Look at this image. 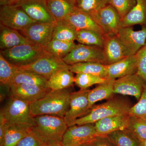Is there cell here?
<instances>
[{"label":"cell","instance_id":"obj_46","mask_svg":"<svg viewBox=\"0 0 146 146\" xmlns=\"http://www.w3.org/2000/svg\"><path fill=\"white\" fill-rule=\"evenodd\" d=\"M143 118H144V119H145L146 120V116H145V117H143Z\"/></svg>","mask_w":146,"mask_h":146},{"label":"cell","instance_id":"obj_32","mask_svg":"<svg viewBox=\"0 0 146 146\" xmlns=\"http://www.w3.org/2000/svg\"><path fill=\"white\" fill-rule=\"evenodd\" d=\"M105 38L99 33L89 30H77L76 40L80 44L103 48Z\"/></svg>","mask_w":146,"mask_h":146},{"label":"cell","instance_id":"obj_40","mask_svg":"<svg viewBox=\"0 0 146 146\" xmlns=\"http://www.w3.org/2000/svg\"><path fill=\"white\" fill-rule=\"evenodd\" d=\"M31 131L22 139L16 146H47Z\"/></svg>","mask_w":146,"mask_h":146},{"label":"cell","instance_id":"obj_30","mask_svg":"<svg viewBox=\"0 0 146 146\" xmlns=\"http://www.w3.org/2000/svg\"><path fill=\"white\" fill-rule=\"evenodd\" d=\"M106 136L116 146H141V143L127 129L115 131Z\"/></svg>","mask_w":146,"mask_h":146},{"label":"cell","instance_id":"obj_25","mask_svg":"<svg viewBox=\"0 0 146 146\" xmlns=\"http://www.w3.org/2000/svg\"><path fill=\"white\" fill-rule=\"evenodd\" d=\"M75 83V77L70 69L58 71L54 74L47 82V87L51 90L68 89Z\"/></svg>","mask_w":146,"mask_h":146},{"label":"cell","instance_id":"obj_14","mask_svg":"<svg viewBox=\"0 0 146 146\" xmlns=\"http://www.w3.org/2000/svg\"><path fill=\"white\" fill-rule=\"evenodd\" d=\"M146 82L137 73L115 80L114 94L130 96L140 99Z\"/></svg>","mask_w":146,"mask_h":146},{"label":"cell","instance_id":"obj_1","mask_svg":"<svg viewBox=\"0 0 146 146\" xmlns=\"http://www.w3.org/2000/svg\"><path fill=\"white\" fill-rule=\"evenodd\" d=\"M71 93L69 88L50 90L42 98L30 104L31 113L33 117L50 115L64 117L70 108Z\"/></svg>","mask_w":146,"mask_h":146},{"label":"cell","instance_id":"obj_45","mask_svg":"<svg viewBox=\"0 0 146 146\" xmlns=\"http://www.w3.org/2000/svg\"><path fill=\"white\" fill-rule=\"evenodd\" d=\"M141 146H146V140L141 143Z\"/></svg>","mask_w":146,"mask_h":146},{"label":"cell","instance_id":"obj_7","mask_svg":"<svg viewBox=\"0 0 146 146\" xmlns=\"http://www.w3.org/2000/svg\"><path fill=\"white\" fill-rule=\"evenodd\" d=\"M63 60L70 65L86 62H96L106 65L103 48L80 44H77Z\"/></svg>","mask_w":146,"mask_h":146},{"label":"cell","instance_id":"obj_10","mask_svg":"<svg viewBox=\"0 0 146 146\" xmlns=\"http://www.w3.org/2000/svg\"><path fill=\"white\" fill-rule=\"evenodd\" d=\"M97 136L95 123L68 127L63 136L64 146H80L91 142Z\"/></svg>","mask_w":146,"mask_h":146},{"label":"cell","instance_id":"obj_47","mask_svg":"<svg viewBox=\"0 0 146 146\" xmlns=\"http://www.w3.org/2000/svg\"></svg>","mask_w":146,"mask_h":146},{"label":"cell","instance_id":"obj_43","mask_svg":"<svg viewBox=\"0 0 146 146\" xmlns=\"http://www.w3.org/2000/svg\"><path fill=\"white\" fill-rule=\"evenodd\" d=\"M47 146H64V145L62 144V142H58V143H54Z\"/></svg>","mask_w":146,"mask_h":146},{"label":"cell","instance_id":"obj_15","mask_svg":"<svg viewBox=\"0 0 146 146\" xmlns=\"http://www.w3.org/2000/svg\"><path fill=\"white\" fill-rule=\"evenodd\" d=\"M92 17L101 27L106 36L109 34L117 35L122 27L121 17L111 5L100 9Z\"/></svg>","mask_w":146,"mask_h":146},{"label":"cell","instance_id":"obj_33","mask_svg":"<svg viewBox=\"0 0 146 146\" xmlns=\"http://www.w3.org/2000/svg\"><path fill=\"white\" fill-rule=\"evenodd\" d=\"M128 130L140 143L146 140V120L139 117L130 116Z\"/></svg>","mask_w":146,"mask_h":146},{"label":"cell","instance_id":"obj_37","mask_svg":"<svg viewBox=\"0 0 146 146\" xmlns=\"http://www.w3.org/2000/svg\"><path fill=\"white\" fill-rule=\"evenodd\" d=\"M136 3V0H110V4L117 11L121 21Z\"/></svg>","mask_w":146,"mask_h":146},{"label":"cell","instance_id":"obj_13","mask_svg":"<svg viewBox=\"0 0 146 146\" xmlns=\"http://www.w3.org/2000/svg\"><path fill=\"white\" fill-rule=\"evenodd\" d=\"M15 5L20 7L35 22L54 23L56 20L49 9L46 0H18Z\"/></svg>","mask_w":146,"mask_h":146},{"label":"cell","instance_id":"obj_6","mask_svg":"<svg viewBox=\"0 0 146 146\" xmlns=\"http://www.w3.org/2000/svg\"><path fill=\"white\" fill-rule=\"evenodd\" d=\"M70 67L63 59L47 52L34 62L25 66H18V68L19 70L36 73L48 80L55 73L60 70L70 69Z\"/></svg>","mask_w":146,"mask_h":146},{"label":"cell","instance_id":"obj_35","mask_svg":"<svg viewBox=\"0 0 146 146\" xmlns=\"http://www.w3.org/2000/svg\"><path fill=\"white\" fill-rule=\"evenodd\" d=\"M76 4L77 8L92 16L110 4V0H76Z\"/></svg>","mask_w":146,"mask_h":146},{"label":"cell","instance_id":"obj_31","mask_svg":"<svg viewBox=\"0 0 146 146\" xmlns=\"http://www.w3.org/2000/svg\"><path fill=\"white\" fill-rule=\"evenodd\" d=\"M76 45L74 42L52 39L44 49L47 52L63 59L75 48Z\"/></svg>","mask_w":146,"mask_h":146},{"label":"cell","instance_id":"obj_17","mask_svg":"<svg viewBox=\"0 0 146 146\" xmlns=\"http://www.w3.org/2000/svg\"><path fill=\"white\" fill-rule=\"evenodd\" d=\"M130 117L129 114H126L111 116L99 120L95 123L97 136H106L115 131L126 129Z\"/></svg>","mask_w":146,"mask_h":146},{"label":"cell","instance_id":"obj_20","mask_svg":"<svg viewBox=\"0 0 146 146\" xmlns=\"http://www.w3.org/2000/svg\"><path fill=\"white\" fill-rule=\"evenodd\" d=\"M137 60L136 55L127 56L116 63L106 65L108 79H117L137 73Z\"/></svg>","mask_w":146,"mask_h":146},{"label":"cell","instance_id":"obj_44","mask_svg":"<svg viewBox=\"0 0 146 146\" xmlns=\"http://www.w3.org/2000/svg\"><path fill=\"white\" fill-rule=\"evenodd\" d=\"M80 146H94L91 143H85L82 144Z\"/></svg>","mask_w":146,"mask_h":146},{"label":"cell","instance_id":"obj_29","mask_svg":"<svg viewBox=\"0 0 146 146\" xmlns=\"http://www.w3.org/2000/svg\"><path fill=\"white\" fill-rule=\"evenodd\" d=\"M70 70L73 73H84L98 76L108 79L106 65L96 62H86L70 65Z\"/></svg>","mask_w":146,"mask_h":146},{"label":"cell","instance_id":"obj_19","mask_svg":"<svg viewBox=\"0 0 146 146\" xmlns=\"http://www.w3.org/2000/svg\"><path fill=\"white\" fill-rule=\"evenodd\" d=\"M103 50L106 65L116 63L129 56L116 35L106 36Z\"/></svg>","mask_w":146,"mask_h":146},{"label":"cell","instance_id":"obj_34","mask_svg":"<svg viewBox=\"0 0 146 146\" xmlns=\"http://www.w3.org/2000/svg\"><path fill=\"white\" fill-rule=\"evenodd\" d=\"M18 70V66L11 64L0 53V82L8 86L14 75Z\"/></svg>","mask_w":146,"mask_h":146},{"label":"cell","instance_id":"obj_22","mask_svg":"<svg viewBox=\"0 0 146 146\" xmlns=\"http://www.w3.org/2000/svg\"><path fill=\"white\" fill-rule=\"evenodd\" d=\"M133 8L121 21L122 27H146V0H136Z\"/></svg>","mask_w":146,"mask_h":146},{"label":"cell","instance_id":"obj_12","mask_svg":"<svg viewBox=\"0 0 146 146\" xmlns=\"http://www.w3.org/2000/svg\"><path fill=\"white\" fill-rule=\"evenodd\" d=\"M128 56L136 54L146 42V27L135 31L132 27H122L117 35Z\"/></svg>","mask_w":146,"mask_h":146},{"label":"cell","instance_id":"obj_21","mask_svg":"<svg viewBox=\"0 0 146 146\" xmlns=\"http://www.w3.org/2000/svg\"><path fill=\"white\" fill-rule=\"evenodd\" d=\"M25 44H34L26 38L23 35H22L18 30L9 28L1 25V50L9 49L13 47Z\"/></svg>","mask_w":146,"mask_h":146},{"label":"cell","instance_id":"obj_23","mask_svg":"<svg viewBox=\"0 0 146 146\" xmlns=\"http://www.w3.org/2000/svg\"><path fill=\"white\" fill-rule=\"evenodd\" d=\"M5 124L4 138L3 144L0 146H16L31 132L32 127L26 124Z\"/></svg>","mask_w":146,"mask_h":146},{"label":"cell","instance_id":"obj_18","mask_svg":"<svg viewBox=\"0 0 146 146\" xmlns=\"http://www.w3.org/2000/svg\"><path fill=\"white\" fill-rule=\"evenodd\" d=\"M77 30H89L106 37V35L100 26L89 13L76 8L64 19Z\"/></svg>","mask_w":146,"mask_h":146},{"label":"cell","instance_id":"obj_8","mask_svg":"<svg viewBox=\"0 0 146 146\" xmlns=\"http://www.w3.org/2000/svg\"><path fill=\"white\" fill-rule=\"evenodd\" d=\"M1 25L9 28L21 30L35 22L20 7L17 5L1 6Z\"/></svg>","mask_w":146,"mask_h":146},{"label":"cell","instance_id":"obj_9","mask_svg":"<svg viewBox=\"0 0 146 146\" xmlns=\"http://www.w3.org/2000/svg\"><path fill=\"white\" fill-rule=\"evenodd\" d=\"M89 91V89H80L71 93L70 108L64 117L68 127L76 125V120L90 112L88 100Z\"/></svg>","mask_w":146,"mask_h":146},{"label":"cell","instance_id":"obj_41","mask_svg":"<svg viewBox=\"0 0 146 146\" xmlns=\"http://www.w3.org/2000/svg\"><path fill=\"white\" fill-rule=\"evenodd\" d=\"M90 143L94 146H116L106 136H97Z\"/></svg>","mask_w":146,"mask_h":146},{"label":"cell","instance_id":"obj_27","mask_svg":"<svg viewBox=\"0 0 146 146\" xmlns=\"http://www.w3.org/2000/svg\"><path fill=\"white\" fill-rule=\"evenodd\" d=\"M47 80L46 79L36 73L18 70L14 75L7 87L9 88L11 86L18 84H27L48 88Z\"/></svg>","mask_w":146,"mask_h":146},{"label":"cell","instance_id":"obj_26","mask_svg":"<svg viewBox=\"0 0 146 146\" xmlns=\"http://www.w3.org/2000/svg\"><path fill=\"white\" fill-rule=\"evenodd\" d=\"M51 13L56 21L63 20L76 8V0H46Z\"/></svg>","mask_w":146,"mask_h":146},{"label":"cell","instance_id":"obj_28","mask_svg":"<svg viewBox=\"0 0 146 146\" xmlns=\"http://www.w3.org/2000/svg\"><path fill=\"white\" fill-rule=\"evenodd\" d=\"M77 29L64 19L56 21L52 39L74 42L76 40Z\"/></svg>","mask_w":146,"mask_h":146},{"label":"cell","instance_id":"obj_3","mask_svg":"<svg viewBox=\"0 0 146 146\" xmlns=\"http://www.w3.org/2000/svg\"><path fill=\"white\" fill-rule=\"evenodd\" d=\"M131 107L126 100L112 97L104 103L94 105L88 114L76 120V125H80L95 123L103 118L129 114Z\"/></svg>","mask_w":146,"mask_h":146},{"label":"cell","instance_id":"obj_4","mask_svg":"<svg viewBox=\"0 0 146 146\" xmlns=\"http://www.w3.org/2000/svg\"><path fill=\"white\" fill-rule=\"evenodd\" d=\"M44 48L34 44H25L9 49L1 50L3 57L17 66L30 64L47 53Z\"/></svg>","mask_w":146,"mask_h":146},{"label":"cell","instance_id":"obj_2","mask_svg":"<svg viewBox=\"0 0 146 146\" xmlns=\"http://www.w3.org/2000/svg\"><path fill=\"white\" fill-rule=\"evenodd\" d=\"M35 125L31 132L46 145L62 142L68 126L64 117L50 115L34 117Z\"/></svg>","mask_w":146,"mask_h":146},{"label":"cell","instance_id":"obj_36","mask_svg":"<svg viewBox=\"0 0 146 146\" xmlns=\"http://www.w3.org/2000/svg\"><path fill=\"white\" fill-rule=\"evenodd\" d=\"M107 79L90 74L78 73L75 77V84L80 89H87L95 84L103 83Z\"/></svg>","mask_w":146,"mask_h":146},{"label":"cell","instance_id":"obj_42","mask_svg":"<svg viewBox=\"0 0 146 146\" xmlns=\"http://www.w3.org/2000/svg\"><path fill=\"white\" fill-rule=\"evenodd\" d=\"M18 0H0V5H14L16 4Z\"/></svg>","mask_w":146,"mask_h":146},{"label":"cell","instance_id":"obj_11","mask_svg":"<svg viewBox=\"0 0 146 146\" xmlns=\"http://www.w3.org/2000/svg\"><path fill=\"white\" fill-rule=\"evenodd\" d=\"M54 23L35 22L18 31L35 44L45 48L52 40Z\"/></svg>","mask_w":146,"mask_h":146},{"label":"cell","instance_id":"obj_39","mask_svg":"<svg viewBox=\"0 0 146 146\" xmlns=\"http://www.w3.org/2000/svg\"><path fill=\"white\" fill-rule=\"evenodd\" d=\"M135 55L137 60V74L146 83V42Z\"/></svg>","mask_w":146,"mask_h":146},{"label":"cell","instance_id":"obj_24","mask_svg":"<svg viewBox=\"0 0 146 146\" xmlns=\"http://www.w3.org/2000/svg\"><path fill=\"white\" fill-rule=\"evenodd\" d=\"M115 79H108L105 82L100 84L96 88L90 90L88 95L89 107L91 109L97 102L108 100L114 95Z\"/></svg>","mask_w":146,"mask_h":146},{"label":"cell","instance_id":"obj_38","mask_svg":"<svg viewBox=\"0 0 146 146\" xmlns=\"http://www.w3.org/2000/svg\"><path fill=\"white\" fill-rule=\"evenodd\" d=\"M129 114L130 116L143 118L146 116V84L138 102L131 108Z\"/></svg>","mask_w":146,"mask_h":146},{"label":"cell","instance_id":"obj_16","mask_svg":"<svg viewBox=\"0 0 146 146\" xmlns=\"http://www.w3.org/2000/svg\"><path fill=\"white\" fill-rule=\"evenodd\" d=\"M9 88L11 98L23 100L30 104L42 98L51 90L37 85L27 84L13 85Z\"/></svg>","mask_w":146,"mask_h":146},{"label":"cell","instance_id":"obj_5","mask_svg":"<svg viewBox=\"0 0 146 146\" xmlns=\"http://www.w3.org/2000/svg\"><path fill=\"white\" fill-rule=\"evenodd\" d=\"M29 105V103L23 100L11 98L5 107L1 110L6 123L35 125L34 117L31 113Z\"/></svg>","mask_w":146,"mask_h":146}]
</instances>
